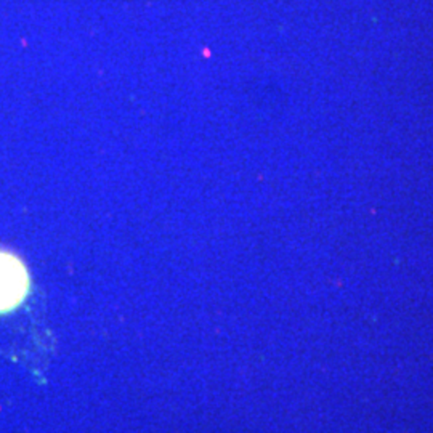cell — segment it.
I'll use <instances>...</instances> for the list:
<instances>
[{"label":"cell","mask_w":433,"mask_h":433,"mask_svg":"<svg viewBox=\"0 0 433 433\" xmlns=\"http://www.w3.org/2000/svg\"><path fill=\"white\" fill-rule=\"evenodd\" d=\"M29 289L26 265L15 254L0 250V315L16 310L26 300Z\"/></svg>","instance_id":"1"}]
</instances>
